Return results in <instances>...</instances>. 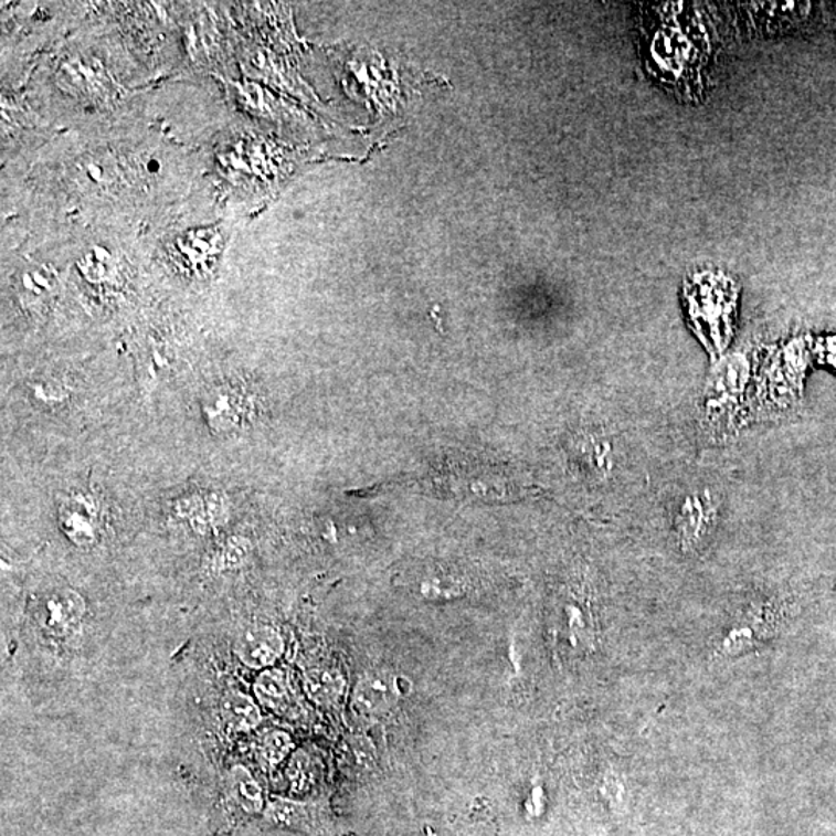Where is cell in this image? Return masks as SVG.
Returning a JSON list of instances; mask_svg holds the SVG:
<instances>
[{"label":"cell","mask_w":836,"mask_h":836,"mask_svg":"<svg viewBox=\"0 0 836 836\" xmlns=\"http://www.w3.org/2000/svg\"><path fill=\"white\" fill-rule=\"evenodd\" d=\"M718 519V500L708 489H688L673 504L674 537L685 552L703 544Z\"/></svg>","instance_id":"cell-1"},{"label":"cell","mask_w":836,"mask_h":836,"mask_svg":"<svg viewBox=\"0 0 836 836\" xmlns=\"http://www.w3.org/2000/svg\"><path fill=\"white\" fill-rule=\"evenodd\" d=\"M86 604L78 592L57 589L45 593L38 603L36 615L42 629L55 637H67L83 622Z\"/></svg>","instance_id":"cell-2"},{"label":"cell","mask_w":836,"mask_h":836,"mask_svg":"<svg viewBox=\"0 0 836 836\" xmlns=\"http://www.w3.org/2000/svg\"><path fill=\"white\" fill-rule=\"evenodd\" d=\"M399 697L400 689L394 677L387 673L366 674L353 691L352 710L358 718L377 720L392 711Z\"/></svg>","instance_id":"cell-3"},{"label":"cell","mask_w":836,"mask_h":836,"mask_svg":"<svg viewBox=\"0 0 836 836\" xmlns=\"http://www.w3.org/2000/svg\"><path fill=\"white\" fill-rule=\"evenodd\" d=\"M284 653V639L279 632L268 626L245 631L236 642L239 660L252 669H265L275 665Z\"/></svg>","instance_id":"cell-4"},{"label":"cell","mask_w":836,"mask_h":836,"mask_svg":"<svg viewBox=\"0 0 836 836\" xmlns=\"http://www.w3.org/2000/svg\"><path fill=\"white\" fill-rule=\"evenodd\" d=\"M61 526L76 546L94 544L99 533V514L86 497H72L61 507Z\"/></svg>","instance_id":"cell-5"},{"label":"cell","mask_w":836,"mask_h":836,"mask_svg":"<svg viewBox=\"0 0 836 836\" xmlns=\"http://www.w3.org/2000/svg\"><path fill=\"white\" fill-rule=\"evenodd\" d=\"M254 695L265 708L276 715L295 716L298 711L290 681L281 669H265L254 684Z\"/></svg>","instance_id":"cell-6"},{"label":"cell","mask_w":836,"mask_h":836,"mask_svg":"<svg viewBox=\"0 0 836 836\" xmlns=\"http://www.w3.org/2000/svg\"><path fill=\"white\" fill-rule=\"evenodd\" d=\"M265 816L277 826L295 828L307 834L319 835L324 828L322 816L318 808L314 805L284 800V797L269 803Z\"/></svg>","instance_id":"cell-7"},{"label":"cell","mask_w":836,"mask_h":836,"mask_svg":"<svg viewBox=\"0 0 836 836\" xmlns=\"http://www.w3.org/2000/svg\"><path fill=\"white\" fill-rule=\"evenodd\" d=\"M345 684L340 669L331 666H316L304 674V689L308 699L322 707H329L340 700Z\"/></svg>","instance_id":"cell-8"},{"label":"cell","mask_w":836,"mask_h":836,"mask_svg":"<svg viewBox=\"0 0 836 836\" xmlns=\"http://www.w3.org/2000/svg\"><path fill=\"white\" fill-rule=\"evenodd\" d=\"M245 399L239 389L219 388L208 400L207 415L211 425L218 427L234 426L244 415Z\"/></svg>","instance_id":"cell-9"},{"label":"cell","mask_w":836,"mask_h":836,"mask_svg":"<svg viewBox=\"0 0 836 836\" xmlns=\"http://www.w3.org/2000/svg\"><path fill=\"white\" fill-rule=\"evenodd\" d=\"M230 796L233 797L234 803L242 808V811L250 813V815H256L264 808V795H262V789L257 784L256 780L252 776V773L244 766H236L229 777Z\"/></svg>","instance_id":"cell-10"},{"label":"cell","mask_w":836,"mask_h":836,"mask_svg":"<svg viewBox=\"0 0 836 836\" xmlns=\"http://www.w3.org/2000/svg\"><path fill=\"white\" fill-rule=\"evenodd\" d=\"M576 453L585 468L599 477H606L614 468V448L607 438L588 435L578 443Z\"/></svg>","instance_id":"cell-11"},{"label":"cell","mask_w":836,"mask_h":836,"mask_svg":"<svg viewBox=\"0 0 836 836\" xmlns=\"http://www.w3.org/2000/svg\"><path fill=\"white\" fill-rule=\"evenodd\" d=\"M223 718L231 730L250 731L261 723V710L250 696L230 695L223 702Z\"/></svg>","instance_id":"cell-12"},{"label":"cell","mask_w":836,"mask_h":836,"mask_svg":"<svg viewBox=\"0 0 836 836\" xmlns=\"http://www.w3.org/2000/svg\"><path fill=\"white\" fill-rule=\"evenodd\" d=\"M292 750L290 734L284 731H269L261 742V756L268 766L279 765Z\"/></svg>","instance_id":"cell-13"},{"label":"cell","mask_w":836,"mask_h":836,"mask_svg":"<svg viewBox=\"0 0 836 836\" xmlns=\"http://www.w3.org/2000/svg\"><path fill=\"white\" fill-rule=\"evenodd\" d=\"M287 774L293 792L303 793L304 790L310 787L311 782H314V764H311V759L306 751H298V753L293 754Z\"/></svg>","instance_id":"cell-14"}]
</instances>
